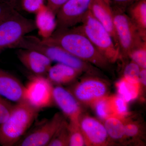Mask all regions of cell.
<instances>
[{"label":"cell","instance_id":"9c48e42d","mask_svg":"<svg viewBox=\"0 0 146 146\" xmlns=\"http://www.w3.org/2000/svg\"><path fill=\"white\" fill-rule=\"evenodd\" d=\"M107 91L108 87L104 82L98 78H89L77 84L71 93L78 101L94 104L105 97Z\"/></svg>","mask_w":146,"mask_h":146},{"label":"cell","instance_id":"7a4b0ae2","mask_svg":"<svg viewBox=\"0 0 146 146\" xmlns=\"http://www.w3.org/2000/svg\"><path fill=\"white\" fill-rule=\"evenodd\" d=\"M40 111L25 101L14 105L9 117L0 125V145L12 146L18 143Z\"/></svg>","mask_w":146,"mask_h":146},{"label":"cell","instance_id":"4fadbf2b","mask_svg":"<svg viewBox=\"0 0 146 146\" xmlns=\"http://www.w3.org/2000/svg\"><path fill=\"white\" fill-rule=\"evenodd\" d=\"M25 85L9 72L0 68V95L16 103L24 101Z\"/></svg>","mask_w":146,"mask_h":146},{"label":"cell","instance_id":"d4e9b609","mask_svg":"<svg viewBox=\"0 0 146 146\" xmlns=\"http://www.w3.org/2000/svg\"><path fill=\"white\" fill-rule=\"evenodd\" d=\"M112 98L115 116L121 118L127 116L128 115L127 102L119 96Z\"/></svg>","mask_w":146,"mask_h":146},{"label":"cell","instance_id":"9a60e30c","mask_svg":"<svg viewBox=\"0 0 146 146\" xmlns=\"http://www.w3.org/2000/svg\"><path fill=\"white\" fill-rule=\"evenodd\" d=\"M34 21L36 30L42 39L49 37L56 28V14L45 4L35 13Z\"/></svg>","mask_w":146,"mask_h":146},{"label":"cell","instance_id":"83f0119b","mask_svg":"<svg viewBox=\"0 0 146 146\" xmlns=\"http://www.w3.org/2000/svg\"><path fill=\"white\" fill-rule=\"evenodd\" d=\"M112 7L125 11L131 5L138 0H108Z\"/></svg>","mask_w":146,"mask_h":146},{"label":"cell","instance_id":"4dcf8cb0","mask_svg":"<svg viewBox=\"0 0 146 146\" xmlns=\"http://www.w3.org/2000/svg\"><path fill=\"white\" fill-rule=\"evenodd\" d=\"M14 9H15L8 5L4 3L0 2V21Z\"/></svg>","mask_w":146,"mask_h":146},{"label":"cell","instance_id":"484cf974","mask_svg":"<svg viewBox=\"0 0 146 146\" xmlns=\"http://www.w3.org/2000/svg\"><path fill=\"white\" fill-rule=\"evenodd\" d=\"M14 105L0 95V125L7 119Z\"/></svg>","mask_w":146,"mask_h":146},{"label":"cell","instance_id":"2e32d148","mask_svg":"<svg viewBox=\"0 0 146 146\" xmlns=\"http://www.w3.org/2000/svg\"><path fill=\"white\" fill-rule=\"evenodd\" d=\"M80 73L70 66L57 63L51 66L46 77L52 84H65L73 81Z\"/></svg>","mask_w":146,"mask_h":146},{"label":"cell","instance_id":"ba28073f","mask_svg":"<svg viewBox=\"0 0 146 146\" xmlns=\"http://www.w3.org/2000/svg\"><path fill=\"white\" fill-rule=\"evenodd\" d=\"M65 121L61 114L56 113L50 119L36 128L24 138H22L16 144V145L48 146Z\"/></svg>","mask_w":146,"mask_h":146},{"label":"cell","instance_id":"7402d4cb","mask_svg":"<svg viewBox=\"0 0 146 146\" xmlns=\"http://www.w3.org/2000/svg\"><path fill=\"white\" fill-rule=\"evenodd\" d=\"M69 132L68 123L65 121L50 141L48 146H69Z\"/></svg>","mask_w":146,"mask_h":146},{"label":"cell","instance_id":"277c9868","mask_svg":"<svg viewBox=\"0 0 146 146\" xmlns=\"http://www.w3.org/2000/svg\"><path fill=\"white\" fill-rule=\"evenodd\" d=\"M36 30L34 20L14 9L0 21V54L24 36Z\"/></svg>","mask_w":146,"mask_h":146},{"label":"cell","instance_id":"cb8c5ba5","mask_svg":"<svg viewBox=\"0 0 146 146\" xmlns=\"http://www.w3.org/2000/svg\"><path fill=\"white\" fill-rule=\"evenodd\" d=\"M141 68L131 60L126 65L124 70V77L128 81L140 83L139 75Z\"/></svg>","mask_w":146,"mask_h":146},{"label":"cell","instance_id":"d6a6232c","mask_svg":"<svg viewBox=\"0 0 146 146\" xmlns=\"http://www.w3.org/2000/svg\"><path fill=\"white\" fill-rule=\"evenodd\" d=\"M139 82L144 86H146V70L141 68L139 75Z\"/></svg>","mask_w":146,"mask_h":146},{"label":"cell","instance_id":"30bf717a","mask_svg":"<svg viewBox=\"0 0 146 146\" xmlns=\"http://www.w3.org/2000/svg\"><path fill=\"white\" fill-rule=\"evenodd\" d=\"M53 100L67 116L70 122H78L81 110L77 100L70 91L61 86L54 87Z\"/></svg>","mask_w":146,"mask_h":146},{"label":"cell","instance_id":"f546056e","mask_svg":"<svg viewBox=\"0 0 146 146\" xmlns=\"http://www.w3.org/2000/svg\"><path fill=\"white\" fill-rule=\"evenodd\" d=\"M125 136L132 137L138 134L139 128L138 126L133 123H128L125 124Z\"/></svg>","mask_w":146,"mask_h":146},{"label":"cell","instance_id":"3957f363","mask_svg":"<svg viewBox=\"0 0 146 146\" xmlns=\"http://www.w3.org/2000/svg\"><path fill=\"white\" fill-rule=\"evenodd\" d=\"M78 27L109 63H115L121 57L120 50L109 32L90 11Z\"/></svg>","mask_w":146,"mask_h":146},{"label":"cell","instance_id":"5b68a950","mask_svg":"<svg viewBox=\"0 0 146 146\" xmlns=\"http://www.w3.org/2000/svg\"><path fill=\"white\" fill-rule=\"evenodd\" d=\"M111 7L120 52L121 56L128 57L130 52L146 42V39L141 35L138 28L125 13V11Z\"/></svg>","mask_w":146,"mask_h":146},{"label":"cell","instance_id":"44dd1931","mask_svg":"<svg viewBox=\"0 0 146 146\" xmlns=\"http://www.w3.org/2000/svg\"><path fill=\"white\" fill-rule=\"evenodd\" d=\"M69 132V146H82L85 145V140L78 122H70L68 124Z\"/></svg>","mask_w":146,"mask_h":146},{"label":"cell","instance_id":"1f68e13d","mask_svg":"<svg viewBox=\"0 0 146 146\" xmlns=\"http://www.w3.org/2000/svg\"><path fill=\"white\" fill-rule=\"evenodd\" d=\"M0 2L4 3L19 11L21 7V0H0Z\"/></svg>","mask_w":146,"mask_h":146},{"label":"cell","instance_id":"6da1fadb","mask_svg":"<svg viewBox=\"0 0 146 146\" xmlns=\"http://www.w3.org/2000/svg\"><path fill=\"white\" fill-rule=\"evenodd\" d=\"M41 39L44 43L60 47L75 57L100 68H105L109 63L78 26L56 29L49 37Z\"/></svg>","mask_w":146,"mask_h":146},{"label":"cell","instance_id":"52a82bcc","mask_svg":"<svg viewBox=\"0 0 146 146\" xmlns=\"http://www.w3.org/2000/svg\"><path fill=\"white\" fill-rule=\"evenodd\" d=\"M91 1L68 0L56 13V29L69 28L81 24L89 11Z\"/></svg>","mask_w":146,"mask_h":146},{"label":"cell","instance_id":"f1b7e54d","mask_svg":"<svg viewBox=\"0 0 146 146\" xmlns=\"http://www.w3.org/2000/svg\"><path fill=\"white\" fill-rule=\"evenodd\" d=\"M68 0H47V6L56 15L62 5Z\"/></svg>","mask_w":146,"mask_h":146},{"label":"cell","instance_id":"8992f818","mask_svg":"<svg viewBox=\"0 0 146 146\" xmlns=\"http://www.w3.org/2000/svg\"><path fill=\"white\" fill-rule=\"evenodd\" d=\"M53 88L46 77L33 75L25 85L24 101L40 110L50 107L54 102Z\"/></svg>","mask_w":146,"mask_h":146},{"label":"cell","instance_id":"d6986e66","mask_svg":"<svg viewBox=\"0 0 146 146\" xmlns=\"http://www.w3.org/2000/svg\"><path fill=\"white\" fill-rule=\"evenodd\" d=\"M139 84L131 82L123 78L117 84L119 96L127 102L135 99L138 96Z\"/></svg>","mask_w":146,"mask_h":146},{"label":"cell","instance_id":"ac0fdd59","mask_svg":"<svg viewBox=\"0 0 146 146\" xmlns=\"http://www.w3.org/2000/svg\"><path fill=\"white\" fill-rule=\"evenodd\" d=\"M121 119L113 116L105 120L104 126L108 135L114 140H120L125 136V124Z\"/></svg>","mask_w":146,"mask_h":146},{"label":"cell","instance_id":"8fae6325","mask_svg":"<svg viewBox=\"0 0 146 146\" xmlns=\"http://www.w3.org/2000/svg\"><path fill=\"white\" fill-rule=\"evenodd\" d=\"M79 125L85 140V144L101 146L107 142L108 135L104 125L91 117L80 118Z\"/></svg>","mask_w":146,"mask_h":146},{"label":"cell","instance_id":"e0dca14e","mask_svg":"<svg viewBox=\"0 0 146 146\" xmlns=\"http://www.w3.org/2000/svg\"><path fill=\"white\" fill-rule=\"evenodd\" d=\"M126 11L141 35L146 39V0H138L128 7Z\"/></svg>","mask_w":146,"mask_h":146},{"label":"cell","instance_id":"836d02e7","mask_svg":"<svg viewBox=\"0 0 146 146\" xmlns=\"http://www.w3.org/2000/svg\"><path fill=\"white\" fill-rule=\"evenodd\" d=\"M107 1H108V0H107Z\"/></svg>","mask_w":146,"mask_h":146},{"label":"cell","instance_id":"4316f807","mask_svg":"<svg viewBox=\"0 0 146 146\" xmlns=\"http://www.w3.org/2000/svg\"><path fill=\"white\" fill-rule=\"evenodd\" d=\"M45 0H21V7L30 13H35L44 5Z\"/></svg>","mask_w":146,"mask_h":146},{"label":"cell","instance_id":"7c38bea8","mask_svg":"<svg viewBox=\"0 0 146 146\" xmlns=\"http://www.w3.org/2000/svg\"><path fill=\"white\" fill-rule=\"evenodd\" d=\"M17 55L23 65L33 75L46 76L52 62L44 55L34 50L18 49Z\"/></svg>","mask_w":146,"mask_h":146},{"label":"cell","instance_id":"603a6c76","mask_svg":"<svg viewBox=\"0 0 146 146\" xmlns=\"http://www.w3.org/2000/svg\"><path fill=\"white\" fill-rule=\"evenodd\" d=\"M128 57L141 68H146V42L131 51Z\"/></svg>","mask_w":146,"mask_h":146},{"label":"cell","instance_id":"5bb4252c","mask_svg":"<svg viewBox=\"0 0 146 146\" xmlns=\"http://www.w3.org/2000/svg\"><path fill=\"white\" fill-rule=\"evenodd\" d=\"M89 11L106 29L112 36L116 46L119 49L114 27L112 8L109 2L107 0H92Z\"/></svg>","mask_w":146,"mask_h":146},{"label":"cell","instance_id":"ffe728a7","mask_svg":"<svg viewBox=\"0 0 146 146\" xmlns=\"http://www.w3.org/2000/svg\"><path fill=\"white\" fill-rule=\"evenodd\" d=\"M94 104L96 113L100 119L105 120L109 117L115 116L112 98L104 97L95 102Z\"/></svg>","mask_w":146,"mask_h":146}]
</instances>
